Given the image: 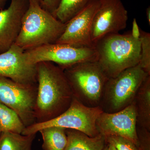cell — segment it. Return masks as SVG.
<instances>
[{
    "instance_id": "cell-20",
    "label": "cell",
    "mask_w": 150,
    "mask_h": 150,
    "mask_svg": "<svg viewBox=\"0 0 150 150\" xmlns=\"http://www.w3.org/2000/svg\"><path fill=\"white\" fill-rule=\"evenodd\" d=\"M141 43V59L139 65L145 72L150 75V33L139 29Z\"/></svg>"
},
{
    "instance_id": "cell-19",
    "label": "cell",
    "mask_w": 150,
    "mask_h": 150,
    "mask_svg": "<svg viewBox=\"0 0 150 150\" xmlns=\"http://www.w3.org/2000/svg\"><path fill=\"white\" fill-rule=\"evenodd\" d=\"M93 0H60L55 16L64 23L79 13Z\"/></svg>"
},
{
    "instance_id": "cell-17",
    "label": "cell",
    "mask_w": 150,
    "mask_h": 150,
    "mask_svg": "<svg viewBox=\"0 0 150 150\" xmlns=\"http://www.w3.org/2000/svg\"><path fill=\"white\" fill-rule=\"evenodd\" d=\"M35 134L24 135L9 132L0 134V150H31Z\"/></svg>"
},
{
    "instance_id": "cell-10",
    "label": "cell",
    "mask_w": 150,
    "mask_h": 150,
    "mask_svg": "<svg viewBox=\"0 0 150 150\" xmlns=\"http://www.w3.org/2000/svg\"><path fill=\"white\" fill-rule=\"evenodd\" d=\"M99 133L104 136L124 137L139 148L137 133V112L134 102L123 110L113 112H103L96 121Z\"/></svg>"
},
{
    "instance_id": "cell-24",
    "label": "cell",
    "mask_w": 150,
    "mask_h": 150,
    "mask_svg": "<svg viewBox=\"0 0 150 150\" xmlns=\"http://www.w3.org/2000/svg\"><path fill=\"white\" fill-rule=\"evenodd\" d=\"M146 15L148 23L150 25V7L149 6L146 10Z\"/></svg>"
},
{
    "instance_id": "cell-12",
    "label": "cell",
    "mask_w": 150,
    "mask_h": 150,
    "mask_svg": "<svg viewBox=\"0 0 150 150\" xmlns=\"http://www.w3.org/2000/svg\"><path fill=\"white\" fill-rule=\"evenodd\" d=\"M99 0H93L86 7L66 23L64 33L56 43L81 47H94L91 31Z\"/></svg>"
},
{
    "instance_id": "cell-4",
    "label": "cell",
    "mask_w": 150,
    "mask_h": 150,
    "mask_svg": "<svg viewBox=\"0 0 150 150\" xmlns=\"http://www.w3.org/2000/svg\"><path fill=\"white\" fill-rule=\"evenodd\" d=\"M64 71L75 98L88 107L100 106L109 78L97 61L82 62Z\"/></svg>"
},
{
    "instance_id": "cell-25",
    "label": "cell",
    "mask_w": 150,
    "mask_h": 150,
    "mask_svg": "<svg viewBox=\"0 0 150 150\" xmlns=\"http://www.w3.org/2000/svg\"><path fill=\"white\" fill-rule=\"evenodd\" d=\"M8 0H0V11L4 9Z\"/></svg>"
},
{
    "instance_id": "cell-8",
    "label": "cell",
    "mask_w": 150,
    "mask_h": 150,
    "mask_svg": "<svg viewBox=\"0 0 150 150\" xmlns=\"http://www.w3.org/2000/svg\"><path fill=\"white\" fill-rule=\"evenodd\" d=\"M37 92V86L23 85L0 76V103L16 112L26 127L36 123Z\"/></svg>"
},
{
    "instance_id": "cell-2",
    "label": "cell",
    "mask_w": 150,
    "mask_h": 150,
    "mask_svg": "<svg viewBox=\"0 0 150 150\" xmlns=\"http://www.w3.org/2000/svg\"><path fill=\"white\" fill-rule=\"evenodd\" d=\"M124 34H108L95 43L97 62L108 78L115 77L127 69L139 65L141 43L139 28Z\"/></svg>"
},
{
    "instance_id": "cell-27",
    "label": "cell",
    "mask_w": 150,
    "mask_h": 150,
    "mask_svg": "<svg viewBox=\"0 0 150 150\" xmlns=\"http://www.w3.org/2000/svg\"><path fill=\"white\" fill-rule=\"evenodd\" d=\"M108 150H116L115 148L110 144H108Z\"/></svg>"
},
{
    "instance_id": "cell-11",
    "label": "cell",
    "mask_w": 150,
    "mask_h": 150,
    "mask_svg": "<svg viewBox=\"0 0 150 150\" xmlns=\"http://www.w3.org/2000/svg\"><path fill=\"white\" fill-rule=\"evenodd\" d=\"M24 51L16 43L0 54V76L23 85L37 86V64L26 62Z\"/></svg>"
},
{
    "instance_id": "cell-22",
    "label": "cell",
    "mask_w": 150,
    "mask_h": 150,
    "mask_svg": "<svg viewBox=\"0 0 150 150\" xmlns=\"http://www.w3.org/2000/svg\"><path fill=\"white\" fill-rule=\"evenodd\" d=\"M137 133L139 150H150V131L137 125Z\"/></svg>"
},
{
    "instance_id": "cell-29",
    "label": "cell",
    "mask_w": 150,
    "mask_h": 150,
    "mask_svg": "<svg viewBox=\"0 0 150 150\" xmlns=\"http://www.w3.org/2000/svg\"><path fill=\"white\" fill-rule=\"evenodd\" d=\"M1 133V127H0V134Z\"/></svg>"
},
{
    "instance_id": "cell-1",
    "label": "cell",
    "mask_w": 150,
    "mask_h": 150,
    "mask_svg": "<svg viewBox=\"0 0 150 150\" xmlns=\"http://www.w3.org/2000/svg\"><path fill=\"white\" fill-rule=\"evenodd\" d=\"M37 92L34 108L36 123L56 118L69 107L74 96L64 70L54 63L37 65Z\"/></svg>"
},
{
    "instance_id": "cell-28",
    "label": "cell",
    "mask_w": 150,
    "mask_h": 150,
    "mask_svg": "<svg viewBox=\"0 0 150 150\" xmlns=\"http://www.w3.org/2000/svg\"><path fill=\"white\" fill-rule=\"evenodd\" d=\"M103 150H108V145H107V146H106V147L104 149H103Z\"/></svg>"
},
{
    "instance_id": "cell-7",
    "label": "cell",
    "mask_w": 150,
    "mask_h": 150,
    "mask_svg": "<svg viewBox=\"0 0 150 150\" xmlns=\"http://www.w3.org/2000/svg\"><path fill=\"white\" fill-rule=\"evenodd\" d=\"M26 62L32 64L50 62L63 70L82 62L96 61L94 47H81L69 44L54 43L24 51Z\"/></svg>"
},
{
    "instance_id": "cell-23",
    "label": "cell",
    "mask_w": 150,
    "mask_h": 150,
    "mask_svg": "<svg viewBox=\"0 0 150 150\" xmlns=\"http://www.w3.org/2000/svg\"><path fill=\"white\" fill-rule=\"evenodd\" d=\"M60 0H42L41 7L55 16Z\"/></svg>"
},
{
    "instance_id": "cell-14",
    "label": "cell",
    "mask_w": 150,
    "mask_h": 150,
    "mask_svg": "<svg viewBox=\"0 0 150 150\" xmlns=\"http://www.w3.org/2000/svg\"><path fill=\"white\" fill-rule=\"evenodd\" d=\"M67 146L64 150H103L108 144L105 136L100 134L94 137L78 130L66 129Z\"/></svg>"
},
{
    "instance_id": "cell-13",
    "label": "cell",
    "mask_w": 150,
    "mask_h": 150,
    "mask_svg": "<svg viewBox=\"0 0 150 150\" xmlns=\"http://www.w3.org/2000/svg\"><path fill=\"white\" fill-rule=\"evenodd\" d=\"M29 6L28 0H11L8 7L0 11V54L15 43Z\"/></svg>"
},
{
    "instance_id": "cell-6",
    "label": "cell",
    "mask_w": 150,
    "mask_h": 150,
    "mask_svg": "<svg viewBox=\"0 0 150 150\" xmlns=\"http://www.w3.org/2000/svg\"><path fill=\"white\" fill-rule=\"evenodd\" d=\"M103 112L100 106L88 107L74 97L69 107L62 114L50 121L35 123L26 127L22 134H36L43 128L58 126L66 129L78 130L89 137H96L100 134L96 123L97 120Z\"/></svg>"
},
{
    "instance_id": "cell-18",
    "label": "cell",
    "mask_w": 150,
    "mask_h": 150,
    "mask_svg": "<svg viewBox=\"0 0 150 150\" xmlns=\"http://www.w3.org/2000/svg\"><path fill=\"white\" fill-rule=\"evenodd\" d=\"M0 127L1 132L22 134L25 127L14 110L0 103Z\"/></svg>"
},
{
    "instance_id": "cell-21",
    "label": "cell",
    "mask_w": 150,
    "mask_h": 150,
    "mask_svg": "<svg viewBox=\"0 0 150 150\" xmlns=\"http://www.w3.org/2000/svg\"><path fill=\"white\" fill-rule=\"evenodd\" d=\"M105 137L108 144L111 145L116 150H139L133 142L124 137L116 136Z\"/></svg>"
},
{
    "instance_id": "cell-15",
    "label": "cell",
    "mask_w": 150,
    "mask_h": 150,
    "mask_svg": "<svg viewBox=\"0 0 150 150\" xmlns=\"http://www.w3.org/2000/svg\"><path fill=\"white\" fill-rule=\"evenodd\" d=\"M137 125L150 131V75L145 79L134 99Z\"/></svg>"
},
{
    "instance_id": "cell-26",
    "label": "cell",
    "mask_w": 150,
    "mask_h": 150,
    "mask_svg": "<svg viewBox=\"0 0 150 150\" xmlns=\"http://www.w3.org/2000/svg\"><path fill=\"white\" fill-rule=\"evenodd\" d=\"M30 4H37L42 5V0H28Z\"/></svg>"
},
{
    "instance_id": "cell-9",
    "label": "cell",
    "mask_w": 150,
    "mask_h": 150,
    "mask_svg": "<svg viewBox=\"0 0 150 150\" xmlns=\"http://www.w3.org/2000/svg\"><path fill=\"white\" fill-rule=\"evenodd\" d=\"M128 20V11L121 0H99L91 31L93 46L105 35L126 28Z\"/></svg>"
},
{
    "instance_id": "cell-16",
    "label": "cell",
    "mask_w": 150,
    "mask_h": 150,
    "mask_svg": "<svg viewBox=\"0 0 150 150\" xmlns=\"http://www.w3.org/2000/svg\"><path fill=\"white\" fill-rule=\"evenodd\" d=\"M66 129L58 126H50L39 132L43 140V150H64L67 143Z\"/></svg>"
},
{
    "instance_id": "cell-5",
    "label": "cell",
    "mask_w": 150,
    "mask_h": 150,
    "mask_svg": "<svg viewBox=\"0 0 150 150\" xmlns=\"http://www.w3.org/2000/svg\"><path fill=\"white\" fill-rule=\"evenodd\" d=\"M149 75L138 65L109 78L100 105L103 112H118L132 104L140 86Z\"/></svg>"
},
{
    "instance_id": "cell-3",
    "label": "cell",
    "mask_w": 150,
    "mask_h": 150,
    "mask_svg": "<svg viewBox=\"0 0 150 150\" xmlns=\"http://www.w3.org/2000/svg\"><path fill=\"white\" fill-rule=\"evenodd\" d=\"M66 26V23L57 19L40 5L29 3L15 43L26 51L56 43L64 33Z\"/></svg>"
}]
</instances>
